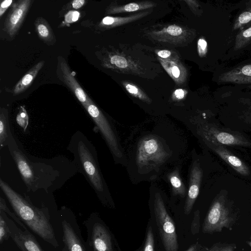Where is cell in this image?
<instances>
[{
  "label": "cell",
  "instance_id": "obj_1",
  "mask_svg": "<svg viewBox=\"0 0 251 251\" xmlns=\"http://www.w3.org/2000/svg\"><path fill=\"white\" fill-rule=\"evenodd\" d=\"M7 147L28 192L43 190L51 193L77 172L73 161L64 156L47 159L30 155L12 131Z\"/></svg>",
  "mask_w": 251,
  "mask_h": 251
},
{
  "label": "cell",
  "instance_id": "obj_2",
  "mask_svg": "<svg viewBox=\"0 0 251 251\" xmlns=\"http://www.w3.org/2000/svg\"><path fill=\"white\" fill-rule=\"evenodd\" d=\"M67 149L73 155V162L77 172L83 175L102 204L114 208V203L101 173L97 152L92 142L77 130L71 136Z\"/></svg>",
  "mask_w": 251,
  "mask_h": 251
},
{
  "label": "cell",
  "instance_id": "obj_3",
  "mask_svg": "<svg viewBox=\"0 0 251 251\" xmlns=\"http://www.w3.org/2000/svg\"><path fill=\"white\" fill-rule=\"evenodd\" d=\"M0 187L23 223L45 242L54 248L58 247L48 208L44 205L41 207L35 206L28 196H23L1 178Z\"/></svg>",
  "mask_w": 251,
  "mask_h": 251
},
{
  "label": "cell",
  "instance_id": "obj_4",
  "mask_svg": "<svg viewBox=\"0 0 251 251\" xmlns=\"http://www.w3.org/2000/svg\"><path fill=\"white\" fill-rule=\"evenodd\" d=\"M87 232V251H121L114 235L97 212L83 222Z\"/></svg>",
  "mask_w": 251,
  "mask_h": 251
},
{
  "label": "cell",
  "instance_id": "obj_5",
  "mask_svg": "<svg viewBox=\"0 0 251 251\" xmlns=\"http://www.w3.org/2000/svg\"><path fill=\"white\" fill-rule=\"evenodd\" d=\"M153 209L156 224L165 251H178V243L174 221L159 193L155 195Z\"/></svg>",
  "mask_w": 251,
  "mask_h": 251
},
{
  "label": "cell",
  "instance_id": "obj_6",
  "mask_svg": "<svg viewBox=\"0 0 251 251\" xmlns=\"http://www.w3.org/2000/svg\"><path fill=\"white\" fill-rule=\"evenodd\" d=\"M60 216L63 243L62 251H87L74 214L68 208H62Z\"/></svg>",
  "mask_w": 251,
  "mask_h": 251
},
{
  "label": "cell",
  "instance_id": "obj_7",
  "mask_svg": "<svg viewBox=\"0 0 251 251\" xmlns=\"http://www.w3.org/2000/svg\"><path fill=\"white\" fill-rule=\"evenodd\" d=\"M83 106L100 131L114 158H121L123 154L116 135L112 125L106 116L90 98Z\"/></svg>",
  "mask_w": 251,
  "mask_h": 251
},
{
  "label": "cell",
  "instance_id": "obj_8",
  "mask_svg": "<svg viewBox=\"0 0 251 251\" xmlns=\"http://www.w3.org/2000/svg\"><path fill=\"white\" fill-rule=\"evenodd\" d=\"M232 221L224 198L219 197L213 202L206 215L202 225V232L210 234L220 232L225 227L229 228Z\"/></svg>",
  "mask_w": 251,
  "mask_h": 251
},
{
  "label": "cell",
  "instance_id": "obj_9",
  "mask_svg": "<svg viewBox=\"0 0 251 251\" xmlns=\"http://www.w3.org/2000/svg\"><path fill=\"white\" fill-rule=\"evenodd\" d=\"M0 214L7 223L10 237L21 251H45L34 236L27 229H25L18 226L3 211L0 210Z\"/></svg>",
  "mask_w": 251,
  "mask_h": 251
},
{
  "label": "cell",
  "instance_id": "obj_10",
  "mask_svg": "<svg viewBox=\"0 0 251 251\" xmlns=\"http://www.w3.org/2000/svg\"><path fill=\"white\" fill-rule=\"evenodd\" d=\"M166 152L160 141L155 137H148L141 140L138 149L137 161L142 166L151 164V162H162Z\"/></svg>",
  "mask_w": 251,
  "mask_h": 251
},
{
  "label": "cell",
  "instance_id": "obj_11",
  "mask_svg": "<svg viewBox=\"0 0 251 251\" xmlns=\"http://www.w3.org/2000/svg\"><path fill=\"white\" fill-rule=\"evenodd\" d=\"M32 2L31 0H20L13 3L5 18L3 31L9 37L18 33Z\"/></svg>",
  "mask_w": 251,
  "mask_h": 251
},
{
  "label": "cell",
  "instance_id": "obj_12",
  "mask_svg": "<svg viewBox=\"0 0 251 251\" xmlns=\"http://www.w3.org/2000/svg\"><path fill=\"white\" fill-rule=\"evenodd\" d=\"M56 74L58 78L70 89L82 106L87 102L90 98L76 80L75 73L62 56L57 57Z\"/></svg>",
  "mask_w": 251,
  "mask_h": 251
},
{
  "label": "cell",
  "instance_id": "obj_13",
  "mask_svg": "<svg viewBox=\"0 0 251 251\" xmlns=\"http://www.w3.org/2000/svg\"><path fill=\"white\" fill-rule=\"evenodd\" d=\"M202 176V172L199 164L195 161L191 168L189 189L184 206V212L188 215L191 212L194 203L198 196Z\"/></svg>",
  "mask_w": 251,
  "mask_h": 251
},
{
  "label": "cell",
  "instance_id": "obj_14",
  "mask_svg": "<svg viewBox=\"0 0 251 251\" xmlns=\"http://www.w3.org/2000/svg\"><path fill=\"white\" fill-rule=\"evenodd\" d=\"M214 151L232 167L238 173L244 176H248L250 171L246 164L239 158L231 154L228 150L222 146L213 147Z\"/></svg>",
  "mask_w": 251,
  "mask_h": 251
},
{
  "label": "cell",
  "instance_id": "obj_15",
  "mask_svg": "<svg viewBox=\"0 0 251 251\" xmlns=\"http://www.w3.org/2000/svg\"><path fill=\"white\" fill-rule=\"evenodd\" d=\"M205 137L212 141L227 145H248L249 143L239 137L226 132L210 129ZM207 139V140H208Z\"/></svg>",
  "mask_w": 251,
  "mask_h": 251
},
{
  "label": "cell",
  "instance_id": "obj_16",
  "mask_svg": "<svg viewBox=\"0 0 251 251\" xmlns=\"http://www.w3.org/2000/svg\"><path fill=\"white\" fill-rule=\"evenodd\" d=\"M44 64V61H41L29 70L15 86L13 89L14 95L21 94L31 86Z\"/></svg>",
  "mask_w": 251,
  "mask_h": 251
},
{
  "label": "cell",
  "instance_id": "obj_17",
  "mask_svg": "<svg viewBox=\"0 0 251 251\" xmlns=\"http://www.w3.org/2000/svg\"><path fill=\"white\" fill-rule=\"evenodd\" d=\"M35 30L39 38L49 46L56 43L55 36L48 22L43 17H38L34 22Z\"/></svg>",
  "mask_w": 251,
  "mask_h": 251
},
{
  "label": "cell",
  "instance_id": "obj_18",
  "mask_svg": "<svg viewBox=\"0 0 251 251\" xmlns=\"http://www.w3.org/2000/svg\"><path fill=\"white\" fill-rule=\"evenodd\" d=\"M11 130L9 126V112L6 107L0 108V149L7 146Z\"/></svg>",
  "mask_w": 251,
  "mask_h": 251
},
{
  "label": "cell",
  "instance_id": "obj_19",
  "mask_svg": "<svg viewBox=\"0 0 251 251\" xmlns=\"http://www.w3.org/2000/svg\"><path fill=\"white\" fill-rule=\"evenodd\" d=\"M155 4L149 1L132 2L122 6L110 7L107 10V13L115 14L122 12H134L152 7L154 6Z\"/></svg>",
  "mask_w": 251,
  "mask_h": 251
},
{
  "label": "cell",
  "instance_id": "obj_20",
  "mask_svg": "<svg viewBox=\"0 0 251 251\" xmlns=\"http://www.w3.org/2000/svg\"><path fill=\"white\" fill-rule=\"evenodd\" d=\"M147 13H141L127 17L107 16L102 19L99 25L103 28H111L126 24L143 17Z\"/></svg>",
  "mask_w": 251,
  "mask_h": 251
},
{
  "label": "cell",
  "instance_id": "obj_21",
  "mask_svg": "<svg viewBox=\"0 0 251 251\" xmlns=\"http://www.w3.org/2000/svg\"><path fill=\"white\" fill-rule=\"evenodd\" d=\"M161 63L172 78L176 82H182L185 78V71L178 63L162 60Z\"/></svg>",
  "mask_w": 251,
  "mask_h": 251
},
{
  "label": "cell",
  "instance_id": "obj_22",
  "mask_svg": "<svg viewBox=\"0 0 251 251\" xmlns=\"http://www.w3.org/2000/svg\"><path fill=\"white\" fill-rule=\"evenodd\" d=\"M103 66L107 68H117L120 70L131 69V63L125 57L118 54L110 55Z\"/></svg>",
  "mask_w": 251,
  "mask_h": 251
},
{
  "label": "cell",
  "instance_id": "obj_23",
  "mask_svg": "<svg viewBox=\"0 0 251 251\" xmlns=\"http://www.w3.org/2000/svg\"><path fill=\"white\" fill-rule=\"evenodd\" d=\"M168 179L172 186L173 194L184 197L186 190L179 175L178 171L175 170L171 173L168 176Z\"/></svg>",
  "mask_w": 251,
  "mask_h": 251
},
{
  "label": "cell",
  "instance_id": "obj_24",
  "mask_svg": "<svg viewBox=\"0 0 251 251\" xmlns=\"http://www.w3.org/2000/svg\"><path fill=\"white\" fill-rule=\"evenodd\" d=\"M123 84L126 91L131 95L146 103H150L151 100L147 95L135 84L126 81H124Z\"/></svg>",
  "mask_w": 251,
  "mask_h": 251
},
{
  "label": "cell",
  "instance_id": "obj_25",
  "mask_svg": "<svg viewBox=\"0 0 251 251\" xmlns=\"http://www.w3.org/2000/svg\"><path fill=\"white\" fill-rule=\"evenodd\" d=\"M143 251H154V238L152 226L150 221L149 222L145 240L143 247Z\"/></svg>",
  "mask_w": 251,
  "mask_h": 251
},
{
  "label": "cell",
  "instance_id": "obj_26",
  "mask_svg": "<svg viewBox=\"0 0 251 251\" xmlns=\"http://www.w3.org/2000/svg\"><path fill=\"white\" fill-rule=\"evenodd\" d=\"M29 118L25 106H21L16 116V122L24 131H26L28 125Z\"/></svg>",
  "mask_w": 251,
  "mask_h": 251
},
{
  "label": "cell",
  "instance_id": "obj_27",
  "mask_svg": "<svg viewBox=\"0 0 251 251\" xmlns=\"http://www.w3.org/2000/svg\"><path fill=\"white\" fill-rule=\"evenodd\" d=\"M0 210L3 211L7 213L8 215L11 217L12 219L21 226V228L25 229H27L26 226L23 223L16 214L15 212H12L9 209L4 199H3L1 197H0Z\"/></svg>",
  "mask_w": 251,
  "mask_h": 251
},
{
  "label": "cell",
  "instance_id": "obj_28",
  "mask_svg": "<svg viewBox=\"0 0 251 251\" xmlns=\"http://www.w3.org/2000/svg\"><path fill=\"white\" fill-rule=\"evenodd\" d=\"M10 236V231L6 221L0 214V243L7 240Z\"/></svg>",
  "mask_w": 251,
  "mask_h": 251
},
{
  "label": "cell",
  "instance_id": "obj_29",
  "mask_svg": "<svg viewBox=\"0 0 251 251\" xmlns=\"http://www.w3.org/2000/svg\"><path fill=\"white\" fill-rule=\"evenodd\" d=\"M200 228V215L199 210L195 211L194 217L191 225L190 230L193 235L199 233Z\"/></svg>",
  "mask_w": 251,
  "mask_h": 251
},
{
  "label": "cell",
  "instance_id": "obj_30",
  "mask_svg": "<svg viewBox=\"0 0 251 251\" xmlns=\"http://www.w3.org/2000/svg\"><path fill=\"white\" fill-rule=\"evenodd\" d=\"M163 31L164 33L169 35V36L175 37L181 35L183 31L182 28L178 25H171L164 28Z\"/></svg>",
  "mask_w": 251,
  "mask_h": 251
},
{
  "label": "cell",
  "instance_id": "obj_31",
  "mask_svg": "<svg viewBox=\"0 0 251 251\" xmlns=\"http://www.w3.org/2000/svg\"><path fill=\"white\" fill-rule=\"evenodd\" d=\"M235 249L236 246L234 244H217L204 251H234Z\"/></svg>",
  "mask_w": 251,
  "mask_h": 251
},
{
  "label": "cell",
  "instance_id": "obj_32",
  "mask_svg": "<svg viewBox=\"0 0 251 251\" xmlns=\"http://www.w3.org/2000/svg\"><path fill=\"white\" fill-rule=\"evenodd\" d=\"M80 16L79 13L77 11H70L65 16V22L66 24L74 23L76 21Z\"/></svg>",
  "mask_w": 251,
  "mask_h": 251
},
{
  "label": "cell",
  "instance_id": "obj_33",
  "mask_svg": "<svg viewBox=\"0 0 251 251\" xmlns=\"http://www.w3.org/2000/svg\"><path fill=\"white\" fill-rule=\"evenodd\" d=\"M12 0H4L1 2L0 6V17H1L8 8L12 4Z\"/></svg>",
  "mask_w": 251,
  "mask_h": 251
},
{
  "label": "cell",
  "instance_id": "obj_34",
  "mask_svg": "<svg viewBox=\"0 0 251 251\" xmlns=\"http://www.w3.org/2000/svg\"><path fill=\"white\" fill-rule=\"evenodd\" d=\"M207 47L206 42L203 39H200L198 42V48L200 55L204 54Z\"/></svg>",
  "mask_w": 251,
  "mask_h": 251
},
{
  "label": "cell",
  "instance_id": "obj_35",
  "mask_svg": "<svg viewBox=\"0 0 251 251\" xmlns=\"http://www.w3.org/2000/svg\"><path fill=\"white\" fill-rule=\"evenodd\" d=\"M239 21L241 24L248 23L251 20V13L245 12L242 13L239 17Z\"/></svg>",
  "mask_w": 251,
  "mask_h": 251
},
{
  "label": "cell",
  "instance_id": "obj_36",
  "mask_svg": "<svg viewBox=\"0 0 251 251\" xmlns=\"http://www.w3.org/2000/svg\"><path fill=\"white\" fill-rule=\"evenodd\" d=\"M185 95V91L182 89H178L175 90L174 93L173 98L175 100H180L183 99Z\"/></svg>",
  "mask_w": 251,
  "mask_h": 251
},
{
  "label": "cell",
  "instance_id": "obj_37",
  "mask_svg": "<svg viewBox=\"0 0 251 251\" xmlns=\"http://www.w3.org/2000/svg\"><path fill=\"white\" fill-rule=\"evenodd\" d=\"M84 0H74L71 2V7L75 9H79L85 3Z\"/></svg>",
  "mask_w": 251,
  "mask_h": 251
},
{
  "label": "cell",
  "instance_id": "obj_38",
  "mask_svg": "<svg viewBox=\"0 0 251 251\" xmlns=\"http://www.w3.org/2000/svg\"><path fill=\"white\" fill-rule=\"evenodd\" d=\"M157 55L161 58H167L171 55V52L168 50H161L158 51Z\"/></svg>",
  "mask_w": 251,
  "mask_h": 251
},
{
  "label": "cell",
  "instance_id": "obj_39",
  "mask_svg": "<svg viewBox=\"0 0 251 251\" xmlns=\"http://www.w3.org/2000/svg\"><path fill=\"white\" fill-rule=\"evenodd\" d=\"M242 73L248 76H251V65L244 66L242 69Z\"/></svg>",
  "mask_w": 251,
  "mask_h": 251
},
{
  "label": "cell",
  "instance_id": "obj_40",
  "mask_svg": "<svg viewBox=\"0 0 251 251\" xmlns=\"http://www.w3.org/2000/svg\"><path fill=\"white\" fill-rule=\"evenodd\" d=\"M200 248V245L197 243L192 245L185 251H198Z\"/></svg>",
  "mask_w": 251,
  "mask_h": 251
},
{
  "label": "cell",
  "instance_id": "obj_41",
  "mask_svg": "<svg viewBox=\"0 0 251 251\" xmlns=\"http://www.w3.org/2000/svg\"><path fill=\"white\" fill-rule=\"evenodd\" d=\"M243 35L245 37H249L251 36V27L246 30L243 33Z\"/></svg>",
  "mask_w": 251,
  "mask_h": 251
},
{
  "label": "cell",
  "instance_id": "obj_42",
  "mask_svg": "<svg viewBox=\"0 0 251 251\" xmlns=\"http://www.w3.org/2000/svg\"><path fill=\"white\" fill-rule=\"evenodd\" d=\"M134 251H143V248H141Z\"/></svg>",
  "mask_w": 251,
  "mask_h": 251
},
{
  "label": "cell",
  "instance_id": "obj_43",
  "mask_svg": "<svg viewBox=\"0 0 251 251\" xmlns=\"http://www.w3.org/2000/svg\"><path fill=\"white\" fill-rule=\"evenodd\" d=\"M247 243L249 245V246L251 247V241L247 242Z\"/></svg>",
  "mask_w": 251,
  "mask_h": 251
},
{
  "label": "cell",
  "instance_id": "obj_44",
  "mask_svg": "<svg viewBox=\"0 0 251 251\" xmlns=\"http://www.w3.org/2000/svg\"></svg>",
  "mask_w": 251,
  "mask_h": 251
}]
</instances>
